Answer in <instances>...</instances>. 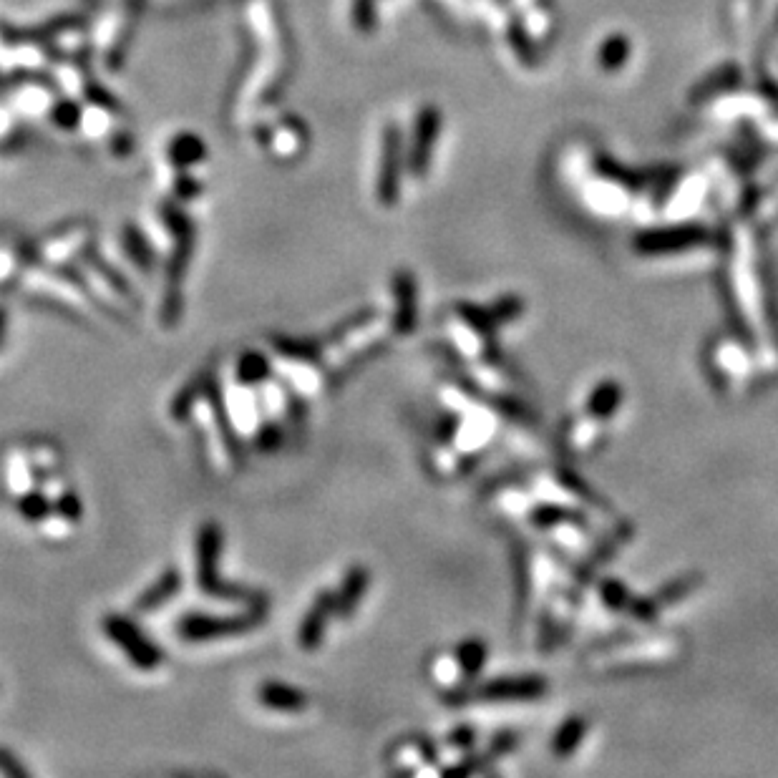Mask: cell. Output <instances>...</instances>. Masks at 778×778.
Returning <instances> with one entry per match:
<instances>
[{
    "label": "cell",
    "instance_id": "19",
    "mask_svg": "<svg viewBox=\"0 0 778 778\" xmlns=\"http://www.w3.org/2000/svg\"><path fill=\"white\" fill-rule=\"evenodd\" d=\"M378 320V310L376 308H361L356 310V313H350L345 315L343 320H338L335 325H330L328 330H325L320 338H323L325 348L333 350V348H340V345L345 343L348 338H353V335H358L361 330H366L368 325H373Z\"/></svg>",
    "mask_w": 778,
    "mask_h": 778
},
{
    "label": "cell",
    "instance_id": "15",
    "mask_svg": "<svg viewBox=\"0 0 778 778\" xmlns=\"http://www.w3.org/2000/svg\"><path fill=\"white\" fill-rule=\"evenodd\" d=\"M38 270H48L53 277H58V280H61V282H66V285H71V288H74V290H79V293L84 295V298L89 300V303H94L96 308L106 310V313H109L111 318H119V315H116V310L111 308V305L106 303V300H101V295H96V290L91 288L89 277H86L84 272L79 270V265H74V262H46V260H41Z\"/></svg>",
    "mask_w": 778,
    "mask_h": 778
},
{
    "label": "cell",
    "instance_id": "7",
    "mask_svg": "<svg viewBox=\"0 0 778 778\" xmlns=\"http://www.w3.org/2000/svg\"><path fill=\"white\" fill-rule=\"evenodd\" d=\"M204 401H207L209 413H212V423H215L217 436H220V444L222 449H225L227 459H230V464L235 466V469H242L247 461L245 441H242L240 431H237L235 421H232L230 406H227V398H225V388H222V383L217 381V376L209 381L207 393H204Z\"/></svg>",
    "mask_w": 778,
    "mask_h": 778
},
{
    "label": "cell",
    "instance_id": "36",
    "mask_svg": "<svg viewBox=\"0 0 778 778\" xmlns=\"http://www.w3.org/2000/svg\"><path fill=\"white\" fill-rule=\"evenodd\" d=\"M129 149H131V136L126 134V131H121L119 139H116V147H114V152H119L116 157H126V154H129Z\"/></svg>",
    "mask_w": 778,
    "mask_h": 778
},
{
    "label": "cell",
    "instance_id": "11",
    "mask_svg": "<svg viewBox=\"0 0 778 778\" xmlns=\"http://www.w3.org/2000/svg\"><path fill=\"white\" fill-rule=\"evenodd\" d=\"M272 350L277 356L285 358L290 363H300V366H313L320 368L325 366V348L323 338L315 335V338H298V335H285V333H272L267 335Z\"/></svg>",
    "mask_w": 778,
    "mask_h": 778
},
{
    "label": "cell",
    "instance_id": "23",
    "mask_svg": "<svg viewBox=\"0 0 778 778\" xmlns=\"http://www.w3.org/2000/svg\"><path fill=\"white\" fill-rule=\"evenodd\" d=\"M16 509L28 524H43L46 519H51L53 502L46 497V491H43L41 486H36V489H28L26 494L18 497Z\"/></svg>",
    "mask_w": 778,
    "mask_h": 778
},
{
    "label": "cell",
    "instance_id": "29",
    "mask_svg": "<svg viewBox=\"0 0 778 778\" xmlns=\"http://www.w3.org/2000/svg\"><path fill=\"white\" fill-rule=\"evenodd\" d=\"M51 121L63 131L79 129L84 121V111H81L79 101L74 99H58L51 109Z\"/></svg>",
    "mask_w": 778,
    "mask_h": 778
},
{
    "label": "cell",
    "instance_id": "26",
    "mask_svg": "<svg viewBox=\"0 0 778 778\" xmlns=\"http://www.w3.org/2000/svg\"><path fill=\"white\" fill-rule=\"evenodd\" d=\"M627 58H630V41L625 36H612L600 46L597 61L605 71H617V68L625 66Z\"/></svg>",
    "mask_w": 778,
    "mask_h": 778
},
{
    "label": "cell",
    "instance_id": "31",
    "mask_svg": "<svg viewBox=\"0 0 778 778\" xmlns=\"http://www.w3.org/2000/svg\"><path fill=\"white\" fill-rule=\"evenodd\" d=\"M456 663H459L461 673L474 675L476 670L484 665V645H479L476 640L459 645V650H456Z\"/></svg>",
    "mask_w": 778,
    "mask_h": 778
},
{
    "label": "cell",
    "instance_id": "6",
    "mask_svg": "<svg viewBox=\"0 0 778 778\" xmlns=\"http://www.w3.org/2000/svg\"><path fill=\"white\" fill-rule=\"evenodd\" d=\"M441 126H444V114L436 106H421L413 121L411 147H408V172L416 179L426 177L434 159V147L439 141Z\"/></svg>",
    "mask_w": 778,
    "mask_h": 778
},
{
    "label": "cell",
    "instance_id": "4",
    "mask_svg": "<svg viewBox=\"0 0 778 778\" xmlns=\"http://www.w3.org/2000/svg\"><path fill=\"white\" fill-rule=\"evenodd\" d=\"M104 627V635L126 655L131 665L141 673H152L164 665V648L154 643L147 635V630L139 625V622L131 620L129 615H119V612H111L101 622Z\"/></svg>",
    "mask_w": 778,
    "mask_h": 778
},
{
    "label": "cell",
    "instance_id": "35",
    "mask_svg": "<svg viewBox=\"0 0 778 778\" xmlns=\"http://www.w3.org/2000/svg\"><path fill=\"white\" fill-rule=\"evenodd\" d=\"M509 41H512L514 51H517V56L522 58V61H527V63L534 61L532 43H529V38L524 36V31L517 26V23H512V28H509Z\"/></svg>",
    "mask_w": 778,
    "mask_h": 778
},
{
    "label": "cell",
    "instance_id": "21",
    "mask_svg": "<svg viewBox=\"0 0 778 778\" xmlns=\"http://www.w3.org/2000/svg\"><path fill=\"white\" fill-rule=\"evenodd\" d=\"M272 378V361L262 353V350H245L237 358L235 366V381L242 388H257Z\"/></svg>",
    "mask_w": 778,
    "mask_h": 778
},
{
    "label": "cell",
    "instance_id": "32",
    "mask_svg": "<svg viewBox=\"0 0 778 778\" xmlns=\"http://www.w3.org/2000/svg\"><path fill=\"white\" fill-rule=\"evenodd\" d=\"M84 94H86V99L91 101V104L101 106V109L114 111V114H116V111H121V101L116 99L114 94H109V91H106L104 86L96 84V81H86V84H84Z\"/></svg>",
    "mask_w": 778,
    "mask_h": 778
},
{
    "label": "cell",
    "instance_id": "24",
    "mask_svg": "<svg viewBox=\"0 0 778 778\" xmlns=\"http://www.w3.org/2000/svg\"><path fill=\"white\" fill-rule=\"evenodd\" d=\"M738 79H741V74H738L736 66L718 68L716 74L708 76V79H703L698 86H695L693 101L713 99V96H718V94H723V91L733 89V86L738 84Z\"/></svg>",
    "mask_w": 778,
    "mask_h": 778
},
{
    "label": "cell",
    "instance_id": "38",
    "mask_svg": "<svg viewBox=\"0 0 778 778\" xmlns=\"http://www.w3.org/2000/svg\"><path fill=\"white\" fill-rule=\"evenodd\" d=\"M6 335H8V310L0 305V348H3V343H6Z\"/></svg>",
    "mask_w": 778,
    "mask_h": 778
},
{
    "label": "cell",
    "instance_id": "10",
    "mask_svg": "<svg viewBox=\"0 0 778 778\" xmlns=\"http://www.w3.org/2000/svg\"><path fill=\"white\" fill-rule=\"evenodd\" d=\"M393 318L396 335H411L418 325V285L411 270H396L393 275Z\"/></svg>",
    "mask_w": 778,
    "mask_h": 778
},
{
    "label": "cell",
    "instance_id": "17",
    "mask_svg": "<svg viewBox=\"0 0 778 778\" xmlns=\"http://www.w3.org/2000/svg\"><path fill=\"white\" fill-rule=\"evenodd\" d=\"M121 247H124L126 257L131 260V265L139 267L141 272H154L157 267V252H154L152 242L147 240L144 230L134 222H126L124 230H121Z\"/></svg>",
    "mask_w": 778,
    "mask_h": 778
},
{
    "label": "cell",
    "instance_id": "20",
    "mask_svg": "<svg viewBox=\"0 0 778 778\" xmlns=\"http://www.w3.org/2000/svg\"><path fill=\"white\" fill-rule=\"evenodd\" d=\"M167 157H169V164H172L177 172H187L189 167H194V164L207 159V147H204V141L199 139L197 134H192V131H182V134H177L172 141H169Z\"/></svg>",
    "mask_w": 778,
    "mask_h": 778
},
{
    "label": "cell",
    "instance_id": "5",
    "mask_svg": "<svg viewBox=\"0 0 778 778\" xmlns=\"http://www.w3.org/2000/svg\"><path fill=\"white\" fill-rule=\"evenodd\" d=\"M406 139L398 124H386L381 134V164H378L376 199L383 207H396L406 172Z\"/></svg>",
    "mask_w": 778,
    "mask_h": 778
},
{
    "label": "cell",
    "instance_id": "22",
    "mask_svg": "<svg viewBox=\"0 0 778 778\" xmlns=\"http://www.w3.org/2000/svg\"><path fill=\"white\" fill-rule=\"evenodd\" d=\"M81 23H84V18L76 16V13H68V16L51 18V21H48L43 28H33V31H16V33H13V36H6V41H13V43H26V41L46 43V41H51V38L61 36L63 31L79 28Z\"/></svg>",
    "mask_w": 778,
    "mask_h": 778
},
{
    "label": "cell",
    "instance_id": "13",
    "mask_svg": "<svg viewBox=\"0 0 778 778\" xmlns=\"http://www.w3.org/2000/svg\"><path fill=\"white\" fill-rule=\"evenodd\" d=\"M182 587H184L182 570H177V567H169V570H164L162 575H159L157 580H154L152 585L147 587V590L136 597L134 605H131V610H134L136 615H152V612L167 607L169 602H172L174 597L182 592Z\"/></svg>",
    "mask_w": 778,
    "mask_h": 778
},
{
    "label": "cell",
    "instance_id": "34",
    "mask_svg": "<svg viewBox=\"0 0 778 778\" xmlns=\"http://www.w3.org/2000/svg\"><path fill=\"white\" fill-rule=\"evenodd\" d=\"M202 182L199 179H194L192 174L182 172L177 179H174V197L179 199V202H189V199H197L199 194H202Z\"/></svg>",
    "mask_w": 778,
    "mask_h": 778
},
{
    "label": "cell",
    "instance_id": "2",
    "mask_svg": "<svg viewBox=\"0 0 778 778\" xmlns=\"http://www.w3.org/2000/svg\"><path fill=\"white\" fill-rule=\"evenodd\" d=\"M159 217L172 235V250L167 257V277H164V298L159 320L164 328H177L184 315V280L192 265L194 245H197V227L192 217L179 207L174 199L159 202Z\"/></svg>",
    "mask_w": 778,
    "mask_h": 778
},
{
    "label": "cell",
    "instance_id": "33",
    "mask_svg": "<svg viewBox=\"0 0 778 778\" xmlns=\"http://www.w3.org/2000/svg\"><path fill=\"white\" fill-rule=\"evenodd\" d=\"M0 773L8 778H31V771L23 766L21 758L6 746H0Z\"/></svg>",
    "mask_w": 778,
    "mask_h": 778
},
{
    "label": "cell",
    "instance_id": "28",
    "mask_svg": "<svg viewBox=\"0 0 778 778\" xmlns=\"http://www.w3.org/2000/svg\"><path fill=\"white\" fill-rule=\"evenodd\" d=\"M350 21L361 36H371L378 28L376 0H350Z\"/></svg>",
    "mask_w": 778,
    "mask_h": 778
},
{
    "label": "cell",
    "instance_id": "37",
    "mask_svg": "<svg viewBox=\"0 0 778 778\" xmlns=\"http://www.w3.org/2000/svg\"><path fill=\"white\" fill-rule=\"evenodd\" d=\"M28 471H31V479L38 481V484H46V481L51 479V476H48V469H43L41 464H38V466L31 464V469H28Z\"/></svg>",
    "mask_w": 778,
    "mask_h": 778
},
{
    "label": "cell",
    "instance_id": "12",
    "mask_svg": "<svg viewBox=\"0 0 778 778\" xmlns=\"http://www.w3.org/2000/svg\"><path fill=\"white\" fill-rule=\"evenodd\" d=\"M368 590H371V570H368L366 564L348 567L338 590H335V615L340 620H350V617L356 615L358 607H361V602L366 600Z\"/></svg>",
    "mask_w": 778,
    "mask_h": 778
},
{
    "label": "cell",
    "instance_id": "9",
    "mask_svg": "<svg viewBox=\"0 0 778 778\" xmlns=\"http://www.w3.org/2000/svg\"><path fill=\"white\" fill-rule=\"evenodd\" d=\"M335 617V590H320L313 597L310 607L305 610L303 620L298 625V645L305 653H315L323 648L325 632H328L330 620Z\"/></svg>",
    "mask_w": 778,
    "mask_h": 778
},
{
    "label": "cell",
    "instance_id": "14",
    "mask_svg": "<svg viewBox=\"0 0 778 778\" xmlns=\"http://www.w3.org/2000/svg\"><path fill=\"white\" fill-rule=\"evenodd\" d=\"M257 703L275 713H303L308 711L310 695L303 688H295L282 680H265L257 688Z\"/></svg>",
    "mask_w": 778,
    "mask_h": 778
},
{
    "label": "cell",
    "instance_id": "25",
    "mask_svg": "<svg viewBox=\"0 0 778 778\" xmlns=\"http://www.w3.org/2000/svg\"><path fill=\"white\" fill-rule=\"evenodd\" d=\"M282 444H285V429H282L275 418H265V421L257 426L252 446H255L260 454L270 456V454H275V451H280Z\"/></svg>",
    "mask_w": 778,
    "mask_h": 778
},
{
    "label": "cell",
    "instance_id": "8",
    "mask_svg": "<svg viewBox=\"0 0 778 778\" xmlns=\"http://www.w3.org/2000/svg\"><path fill=\"white\" fill-rule=\"evenodd\" d=\"M79 260H81V265L86 267V270L94 272V275L99 277L101 282H104L106 288H109L111 293L116 295V298L126 300L131 308H141V300H139V295H136V290H134V285H131L129 277H126L124 272H121L119 267L114 265V262L106 260L104 252L99 250V245H96V242H86V245L81 247Z\"/></svg>",
    "mask_w": 778,
    "mask_h": 778
},
{
    "label": "cell",
    "instance_id": "30",
    "mask_svg": "<svg viewBox=\"0 0 778 778\" xmlns=\"http://www.w3.org/2000/svg\"><path fill=\"white\" fill-rule=\"evenodd\" d=\"M282 391H285V411H288L290 423H293L295 429H303L310 413L308 401H305L303 393L295 391L290 383H282Z\"/></svg>",
    "mask_w": 778,
    "mask_h": 778
},
{
    "label": "cell",
    "instance_id": "18",
    "mask_svg": "<svg viewBox=\"0 0 778 778\" xmlns=\"http://www.w3.org/2000/svg\"><path fill=\"white\" fill-rule=\"evenodd\" d=\"M383 350H386V340H371V343H366L363 348L353 350L348 358H345L343 363H340L338 368H335L333 373H330L328 378V388H340L345 386V381L353 376H358V373L363 371V368L368 366L371 361H376L378 356H381Z\"/></svg>",
    "mask_w": 778,
    "mask_h": 778
},
{
    "label": "cell",
    "instance_id": "3",
    "mask_svg": "<svg viewBox=\"0 0 778 778\" xmlns=\"http://www.w3.org/2000/svg\"><path fill=\"white\" fill-rule=\"evenodd\" d=\"M267 610L262 607H245L242 612H232V615H212V612H184L174 625L177 638L184 643L202 645L215 643V640L237 638L245 632L257 630L265 625Z\"/></svg>",
    "mask_w": 778,
    "mask_h": 778
},
{
    "label": "cell",
    "instance_id": "27",
    "mask_svg": "<svg viewBox=\"0 0 778 778\" xmlns=\"http://www.w3.org/2000/svg\"><path fill=\"white\" fill-rule=\"evenodd\" d=\"M53 514H58L66 524H81V519H84V502H81L79 491L71 489V486L58 491L56 502H53Z\"/></svg>",
    "mask_w": 778,
    "mask_h": 778
},
{
    "label": "cell",
    "instance_id": "16",
    "mask_svg": "<svg viewBox=\"0 0 778 778\" xmlns=\"http://www.w3.org/2000/svg\"><path fill=\"white\" fill-rule=\"evenodd\" d=\"M212 378H215V373L212 371L194 373V376L189 378V381L184 383L182 388H179L177 396L172 398V403H169V416H172L177 423L189 421L194 413V408H197V403L204 401V393H207L209 381H212Z\"/></svg>",
    "mask_w": 778,
    "mask_h": 778
},
{
    "label": "cell",
    "instance_id": "1",
    "mask_svg": "<svg viewBox=\"0 0 778 778\" xmlns=\"http://www.w3.org/2000/svg\"><path fill=\"white\" fill-rule=\"evenodd\" d=\"M222 552H225V532L220 522L209 519L199 524L197 539H194V575L197 587L209 600L230 602L242 607H262L270 610V595L255 587L237 585L222 577Z\"/></svg>",
    "mask_w": 778,
    "mask_h": 778
}]
</instances>
